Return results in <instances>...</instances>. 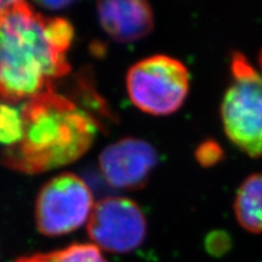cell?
Segmentation results:
<instances>
[{
    "mask_svg": "<svg viewBox=\"0 0 262 262\" xmlns=\"http://www.w3.org/2000/svg\"><path fill=\"white\" fill-rule=\"evenodd\" d=\"M40 5L45 6V8L50 10H57V9L64 8V6L71 5V3L70 2H42L40 3Z\"/></svg>",
    "mask_w": 262,
    "mask_h": 262,
    "instance_id": "13",
    "label": "cell"
},
{
    "mask_svg": "<svg viewBox=\"0 0 262 262\" xmlns=\"http://www.w3.org/2000/svg\"><path fill=\"white\" fill-rule=\"evenodd\" d=\"M260 64H261V70H262V52H261V56H260Z\"/></svg>",
    "mask_w": 262,
    "mask_h": 262,
    "instance_id": "14",
    "label": "cell"
},
{
    "mask_svg": "<svg viewBox=\"0 0 262 262\" xmlns=\"http://www.w3.org/2000/svg\"><path fill=\"white\" fill-rule=\"evenodd\" d=\"M22 137L3 152L8 168L25 173L50 171L79 159L93 146L97 123L54 88L28 100L21 111Z\"/></svg>",
    "mask_w": 262,
    "mask_h": 262,
    "instance_id": "2",
    "label": "cell"
},
{
    "mask_svg": "<svg viewBox=\"0 0 262 262\" xmlns=\"http://www.w3.org/2000/svg\"><path fill=\"white\" fill-rule=\"evenodd\" d=\"M100 169L110 185L119 189H137L158 163V155L146 141L125 137L107 146L100 155Z\"/></svg>",
    "mask_w": 262,
    "mask_h": 262,
    "instance_id": "7",
    "label": "cell"
},
{
    "mask_svg": "<svg viewBox=\"0 0 262 262\" xmlns=\"http://www.w3.org/2000/svg\"><path fill=\"white\" fill-rule=\"evenodd\" d=\"M89 186L74 173H61L44 185L35 204L39 232L57 237L75 231L89 221L94 210Z\"/></svg>",
    "mask_w": 262,
    "mask_h": 262,
    "instance_id": "5",
    "label": "cell"
},
{
    "mask_svg": "<svg viewBox=\"0 0 262 262\" xmlns=\"http://www.w3.org/2000/svg\"><path fill=\"white\" fill-rule=\"evenodd\" d=\"M88 233L100 250L126 254L145 242L147 221L134 201L107 196L95 204L88 221Z\"/></svg>",
    "mask_w": 262,
    "mask_h": 262,
    "instance_id": "6",
    "label": "cell"
},
{
    "mask_svg": "<svg viewBox=\"0 0 262 262\" xmlns=\"http://www.w3.org/2000/svg\"><path fill=\"white\" fill-rule=\"evenodd\" d=\"M73 37L67 19L47 17L27 3L11 2L0 17V101H28L67 75Z\"/></svg>",
    "mask_w": 262,
    "mask_h": 262,
    "instance_id": "1",
    "label": "cell"
},
{
    "mask_svg": "<svg viewBox=\"0 0 262 262\" xmlns=\"http://www.w3.org/2000/svg\"><path fill=\"white\" fill-rule=\"evenodd\" d=\"M226 135L250 157L262 155V72L243 55L232 60V83L221 107Z\"/></svg>",
    "mask_w": 262,
    "mask_h": 262,
    "instance_id": "3",
    "label": "cell"
},
{
    "mask_svg": "<svg viewBox=\"0 0 262 262\" xmlns=\"http://www.w3.org/2000/svg\"><path fill=\"white\" fill-rule=\"evenodd\" d=\"M216 146L212 145H205L204 147H202L201 149L198 150V159L201 160L203 164H208V163H212L215 162V157L217 156L215 153Z\"/></svg>",
    "mask_w": 262,
    "mask_h": 262,
    "instance_id": "12",
    "label": "cell"
},
{
    "mask_svg": "<svg viewBox=\"0 0 262 262\" xmlns=\"http://www.w3.org/2000/svg\"><path fill=\"white\" fill-rule=\"evenodd\" d=\"M15 262H107L101 250L94 244H73L51 251L19 257Z\"/></svg>",
    "mask_w": 262,
    "mask_h": 262,
    "instance_id": "10",
    "label": "cell"
},
{
    "mask_svg": "<svg viewBox=\"0 0 262 262\" xmlns=\"http://www.w3.org/2000/svg\"><path fill=\"white\" fill-rule=\"evenodd\" d=\"M234 212L244 229L262 233V173L248 178L238 189Z\"/></svg>",
    "mask_w": 262,
    "mask_h": 262,
    "instance_id": "9",
    "label": "cell"
},
{
    "mask_svg": "<svg viewBox=\"0 0 262 262\" xmlns=\"http://www.w3.org/2000/svg\"><path fill=\"white\" fill-rule=\"evenodd\" d=\"M97 12L104 32L119 42H133L147 37L155 25L148 3L140 0L100 2Z\"/></svg>",
    "mask_w": 262,
    "mask_h": 262,
    "instance_id": "8",
    "label": "cell"
},
{
    "mask_svg": "<svg viewBox=\"0 0 262 262\" xmlns=\"http://www.w3.org/2000/svg\"><path fill=\"white\" fill-rule=\"evenodd\" d=\"M21 137V112L6 104H0V142L11 146L17 143Z\"/></svg>",
    "mask_w": 262,
    "mask_h": 262,
    "instance_id": "11",
    "label": "cell"
},
{
    "mask_svg": "<svg viewBox=\"0 0 262 262\" xmlns=\"http://www.w3.org/2000/svg\"><path fill=\"white\" fill-rule=\"evenodd\" d=\"M129 97L142 112L169 116L180 110L187 97L189 74L186 66L166 55L143 58L126 75Z\"/></svg>",
    "mask_w": 262,
    "mask_h": 262,
    "instance_id": "4",
    "label": "cell"
}]
</instances>
